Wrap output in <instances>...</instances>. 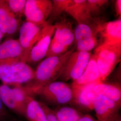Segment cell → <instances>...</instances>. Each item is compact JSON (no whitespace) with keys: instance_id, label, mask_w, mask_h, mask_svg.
Returning a JSON list of instances; mask_svg holds the SVG:
<instances>
[{"instance_id":"obj_15","label":"cell","mask_w":121,"mask_h":121,"mask_svg":"<svg viewBox=\"0 0 121 121\" xmlns=\"http://www.w3.org/2000/svg\"><path fill=\"white\" fill-rule=\"evenodd\" d=\"M23 51L18 39L9 38L0 44V62L22 60Z\"/></svg>"},{"instance_id":"obj_5","label":"cell","mask_w":121,"mask_h":121,"mask_svg":"<svg viewBox=\"0 0 121 121\" xmlns=\"http://www.w3.org/2000/svg\"><path fill=\"white\" fill-rule=\"evenodd\" d=\"M54 26V33L46 57L64 53L68 51V48L74 41V33L70 22L61 21L56 23Z\"/></svg>"},{"instance_id":"obj_3","label":"cell","mask_w":121,"mask_h":121,"mask_svg":"<svg viewBox=\"0 0 121 121\" xmlns=\"http://www.w3.org/2000/svg\"><path fill=\"white\" fill-rule=\"evenodd\" d=\"M93 54L99 71L100 80L102 82L120 61L121 43L99 45L95 49Z\"/></svg>"},{"instance_id":"obj_13","label":"cell","mask_w":121,"mask_h":121,"mask_svg":"<svg viewBox=\"0 0 121 121\" xmlns=\"http://www.w3.org/2000/svg\"><path fill=\"white\" fill-rule=\"evenodd\" d=\"M20 26L21 19L10 11L4 0H0V30L4 35L15 34Z\"/></svg>"},{"instance_id":"obj_23","label":"cell","mask_w":121,"mask_h":121,"mask_svg":"<svg viewBox=\"0 0 121 121\" xmlns=\"http://www.w3.org/2000/svg\"><path fill=\"white\" fill-rule=\"evenodd\" d=\"M77 51L90 52L97 44V35L78 41L76 43Z\"/></svg>"},{"instance_id":"obj_8","label":"cell","mask_w":121,"mask_h":121,"mask_svg":"<svg viewBox=\"0 0 121 121\" xmlns=\"http://www.w3.org/2000/svg\"><path fill=\"white\" fill-rule=\"evenodd\" d=\"M50 0H26L24 16L26 21L38 26H43L52 11Z\"/></svg>"},{"instance_id":"obj_22","label":"cell","mask_w":121,"mask_h":121,"mask_svg":"<svg viewBox=\"0 0 121 121\" xmlns=\"http://www.w3.org/2000/svg\"><path fill=\"white\" fill-rule=\"evenodd\" d=\"M10 11L17 17L21 19L24 15L26 0H4Z\"/></svg>"},{"instance_id":"obj_28","label":"cell","mask_w":121,"mask_h":121,"mask_svg":"<svg viewBox=\"0 0 121 121\" xmlns=\"http://www.w3.org/2000/svg\"><path fill=\"white\" fill-rule=\"evenodd\" d=\"M115 11L117 14V15L120 16H121V0H117L115 2Z\"/></svg>"},{"instance_id":"obj_25","label":"cell","mask_w":121,"mask_h":121,"mask_svg":"<svg viewBox=\"0 0 121 121\" xmlns=\"http://www.w3.org/2000/svg\"><path fill=\"white\" fill-rule=\"evenodd\" d=\"M69 0H52V11L51 14L52 17H55L61 14L63 12H65V9Z\"/></svg>"},{"instance_id":"obj_20","label":"cell","mask_w":121,"mask_h":121,"mask_svg":"<svg viewBox=\"0 0 121 121\" xmlns=\"http://www.w3.org/2000/svg\"><path fill=\"white\" fill-rule=\"evenodd\" d=\"M73 33L74 41L75 43L91 36L97 35L95 30V25L92 26L91 24H78Z\"/></svg>"},{"instance_id":"obj_31","label":"cell","mask_w":121,"mask_h":121,"mask_svg":"<svg viewBox=\"0 0 121 121\" xmlns=\"http://www.w3.org/2000/svg\"><path fill=\"white\" fill-rule=\"evenodd\" d=\"M7 118H4V119H3L0 120V121H8V120H7Z\"/></svg>"},{"instance_id":"obj_10","label":"cell","mask_w":121,"mask_h":121,"mask_svg":"<svg viewBox=\"0 0 121 121\" xmlns=\"http://www.w3.org/2000/svg\"><path fill=\"white\" fill-rule=\"evenodd\" d=\"M55 29L54 25L49 24L47 22L43 25L39 39L29 53L27 63L38 62L46 56Z\"/></svg>"},{"instance_id":"obj_19","label":"cell","mask_w":121,"mask_h":121,"mask_svg":"<svg viewBox=\"0 0 121 121\" xmlns=\"http://www.w3.org/2000/svg\"><path fill=\"white\" fill-rule=\"evenodd\" d=\"M25 117L29 121H48L40 103L34 99L32 96L28 97Z\"/></svg>"},{"instance_id":"obj_7","label":"cell","mask_w":121,"mask_h":121,"mask_svg":"<svg viewBox=\"0 0 121 121\" xmlns=\"http://www.w3.org/2000/svg\"><path fill=\"white\" fill-rule=\"evenodd\" d=\"M91 55V52L74 51L66 62L59 77L65 81L77 80L84 71Z\"/></svg>"},{"instance_id":"obj_2","label":"cell","mask_w":121,"mask_h":121,"mask_svg":"<svg viewBox=\"0 0 121 121\" xmlns=\"http://www.w3.org/2000/svg\"><path fill=\"white\" fill-rule=\"evenodd\" d=\"M35 70L22 60L0 62V80L9 86L28 83L33 79Z\"/></svg>"},{"instance_id":"obj_21","label":"cell","mask_w":121,"mask_h":121,"mask_svg":"<svg viewBox=\"0 0 121 121\" xmlns=\"http://www.w3.org/2000/svg\"><path fill=\"white\" fill-rule=\"evenodd\" d=\"M54 114L58 121H79L82 116L75 108L70 107H62Z\"/></svg>"},{"instance_id":"obj_29","label":"cell","mask_w":121,"mask_h":121,"mask_svg":"<svg viewBox=\"0 0 121 121\" xmlns=\"http://www.w3.org/2000/svg\"><path fill=\"white\" fill-rule=\"evenodd\" d=\"M79 121H98L95 118L93 117L91 115L86 114L82 115L80 118Z\"/></svg>"},{"instance_id":"obj_11","label":"cell","mask_w":121,"mask_h":121,"mask_svg":"<svg viewBox=\"0 0 121 121\" xmlns=\"http://www.w3.org/2000/svg\"><path fill=\"white\" fill-rule=\"evenodd\" d=\"M92 105L98 121H114L119 117L121 105L103 95L95 93Z\"/></svg>"},{"instance_id":"obj_17","label":"cell","mask_w":121,"mask_h":121,"mask_svg":"<svg viewBox=\"0 0 121 121\" xmlns=\"http://www.w3.org/2000/svg\"><path fill=\"white\" fill-rule=\"evenodd\" d=\"M101 82L99 71L94 54H91L84 71L81 77L73 81L72 86H84L94 82Z\"/></svg>"},{"instance_id":"obj_6","label":"cell","mask_w":121,"mask_h":121,"mask_svg":"<svg viewBox=\"0 0 121 121\" xmlns=\"http://www.w3.org/2000/svg\"><path fill=\"white\" fill-rule=\"evenodd\" d=\"M35 94L55 104H68L73 99L72 87L62 81L50 82L39 89Z\"/></svg>"},{"instance_id":"obj_4","label":"cell","mask_w":121,"mask_h":121,"mask_svg":"<svg viewBox=\"0 0 121 121\" xmlns=\"http://www.w3.org/2000/svg\"><path fill=\"white\" fill-rule=\"evenodd\" d=\"M32 96L25 86L0 85V99L6 108L25 117L28 97Z\"/></svg>"},{"instance_id":"obj_12","label":"cell","mask_w":121,"mask_h":121,"mask_svg":"<svg viewBox=\"0 0 121 121\" xmlns=\"http://www.w3.org/2000/svg\"><path fill=\"white\" fill-rule=\"evenodd\" d=\"M95 27L97 35L102 39L100 45L121 43V18L112 21L97 22Z\"/></svg>"},{"instance_id":"obj_14","label":"cell","mask_w":121,"mask_h":121,"mask_svg":"<svg viewBox=\"0 0 121 121\" xmlns=\"http://www.w3.org/2000/svg\"><path fill=\"white\" fill-rule=\"evenodd\" d=\"M65 12L78 24H90L93 20L86 6V0H69Z\"/></svg>"},{"instance_id":"obj_1","label":"cell","mask_w":121,"mask_h":121,"mask_svg":"<svg viewBox=\"0 0 121 121\" xmlns=\"http://www.w3.org/2000/svg\"><path fill=\"white\" fill-rule=\"evenodd\" d=\"M74 50L73 48L60 55L47 57L40 62L35 71L33 79L25 86L30 95L60 77L66 62Z\"/></svg>"},{"instance_id":"obj_27","label":"cell","mask_w":121,"mask_h":121,"mask_svg":"<svg viewBox=\"0 0 121 121\" xmlns=\"http://www.w3.org/2000/svg\"><path fill=\"white\" fill-rule=\"evenodd\" d=\"M8 116V112L6 108L0 99V120L7 118Z\"/></svg>"},{"instance_id":"obj_16","label":"cell","mask_w":121,"mask_h":121,"mask_svg":"<svg viewBox=\"0 0 121 121\" xmlns=\"http://www.w3.org/2000/svg\"><path fill=\"white\" fill-rule=\"evenodd\" d=\"M99 82H94L82 86H72L73 99L83 108L93 110V100L95 95L93 88Z\"/></svg>"},{"instance_id":"obj_30","label":"cell","mask_w":121,"mask_h":121,"mask_svg":"<svg viewBox=\"0 0 121 121\" xmlns=\"http://www.w3.org/2000/svg\"><path fill=\"white\" fill-rule=\"evenodd\" d=\"M3 36H4L3 34L2 33V32H1V31L0 30V41L1 39H2V38L3 37Z\"/></svg>"},{"instance_id":"obj_18","label":"cell","mask_w":121,"mask_h":121,"mask_svg":"<svg viewBox=\"0 0 121 121\" xmlns=\"http://www.w3.org/2000/svg\"><path fill=\"white\" fill-rule=\"evenodd\" d=\"M93 91L95 94L103 95L121 105V88L118 86L99 82L94 87Z\"/></svg>"},{"instance_id":"obj_26","label":"cell","mask_w":121,"mask_h":121,"mask_svg":"<svg viewBox=\"0 0 121 121\" xmlns=\"http://www.w3.org/2000/svg\"><path fill=\"white\" fill-rule=\"evenodd\" d=\"M40 103L45 113L48 121H58L53 111L51 110L45 104L41 102Z\"/></svg>"},{"instance_id":"obj_9","label":"cell","mask_w":121,"mask_h":121,"mask_svg":"<svg viewBox=\"0 0 121 121\" xmlns=\"http://www.w3.org/2000/svg\"><path fill=\"white\" fill-rule=\"evenodd\" d=\"M43 26H38L26 21L21 25L18 40L22 49V61L26 63L32 48L41 35Z\"/></svg>"},{"instance_id":"obj_24","label":"cell","mask_w":121,"mask_h":121,"mask_svg":"<svg viewBox=\"0 0 121 121\" xmlns=\"http://www.w3.org/2000/svg\"><path fill=\"white\" fill-rule=\"evenodd\" d=\"M108 3L107 0H86V6L91 17L98 14Z\"/></svg>"}]
</instances>
